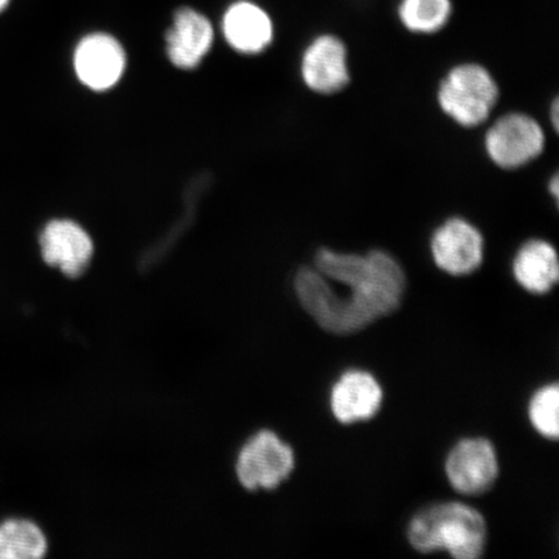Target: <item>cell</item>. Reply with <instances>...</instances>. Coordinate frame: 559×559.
<instances>
[{"mask_svg":"<svg viewBox=\"0 0 559 559\" xmlns=\"http://www.w3.org/2000/svg\"><path fill=\"white\" fill-rule=\"evenodd\" d=\"M405 284L402 265L386 251L359 255L320 249L314 269L297 272L295 290L321 330L347 335L400 309Z\"/></svg>","mask_w":559,"mask_h":559,"instance_id":"6da1fadb","label":"cell"},{"mask_svg":"<svg viewBox=\"0 0 559 559\" xmlns=\"http://www.w3.org/2000/svg\"><path fill=\"white\" fill-rule=\"evenodd\" d=\"M412 548L423 555L447 551L457 559H477L485 554L487 524L477 510L444 502L426 508L412 519L408 531Z\"/></svg>","mask_w":559,"mask_h":559,"instance_id":"7a4b0ae2","label":"cell"},{"mask_svg":"<svg viewBox=\"0 0 559 559\" xmlns=\"http://www.w3.org/2000/svg\"><path fill=\"white\" fill-rule=\"evenodd\" d=\"M498 99V83L478 64L454 67L438 91L440 108L464 128L484 123Z\"/></svg>","mask_w":559,"mask_h":559,"instance_id":"3957f363","label":"cell"},{"mask_svg":"<svg viewBox=\"0 0 559 559\" xmlns=\"http://www.w3.org/2000/svg\"><path fill=\"white\" fill-rule=\"evenodd\" d=\"M292 447L276 432L261 430L241 447L236 460V475L248 491H272L284 484L295 471Z\"/></svg>","mask_w":559,"mask_h":559,"instance_id":"277c9868","label":"cell"},{"mask_svg":"<svg viewBox=\"0 0 559 559\" xmlns=\"http://www.w3.org/2000/svg\"><path fill=\"white\" fill-rule=\"evenodd\" d=\"M545 135L534 118L522 114L501 117L486 135V150L495 165L502 169H519L539 157Z\"/></svg>","mask_w":559,"mask_h":559,"instance_id":"5b68a950","label":"cell"},{"mask_svg":"<svg viewBox=\"0 0 559 559\" xmlns=\"http://www.w3.org/2000/svg\"><path fill=\"white\" fill-rule=\"evenodd\" d=\"M73 64L83 85L94 91H107L122 79L128 56L114 34L93 32L76 44Z\"/></svg>","mask_w":559,"mask_h":559,"instance_id":"8992f818","label":"cell"},{"mask_svg":"<svg viewBox=\"0 0 559 559\" xmlns=\"http://www.w3.org/2000/svg\"><path fill=\"white\" fill-rule=\"evenodd\" d=\"M445 474L454 491L461 495L487 492L499 477L495 447L485 438L461 440L447 457Z\"/></svg>","mask_w":559,"mask_h":559,"instance_id":"52a82bcc","label":"cell"},{"mask_svg":"<svg viewBox=\"0 0 559 559\" xmlns=\"http://www.w3.org/2000/svg\"><path fill=\"white\" fill-rule=\"evenodd\" d=\"M215 39V29L204 12L181 5L173 13L171 25L165 33L167 59L175 68L193 70L206 58Z\"/></svg>","mask_w":559,"mask_h":559,"instance_id":"ba28073f","label":"cell"},{"mask_svg":"<svg viewBox=\"0 0 559 559\" xmlns=\"http://www.w3.org/2000/svg\"><path fill=\"white\" fill-rule=\"evenodd\" d=\"M431 254L438 267L447 274L469 275L484 262V236L469 222L452 218L432 236Z\"/></svg>","mask_w":559,"mask_h":559,"instance_id":"9c48e42d","label":"cell"},{"mask_svg":"<svg viewBox=\"0 0 559 559\" xmlns=\"http://www.w3.org/2000/svg\"><path fill=\"white\" fill-rule=\"evenodd\" d=\"M45 262L70 278L81 277L94 257V242L79 223L58 219L48 223L40 235Z\"/></svg>","mask_w":559,"mask_h":559,"instance_id":"30bf717a","label":"cell"},{"mask_svg":"<svg viewBox=\"0 0 559 559\" xmlns=\"http://www.w3.org/2000/svg\"><path fill=\"white\" fill-rule=\"evenodd\" d=\"M302 79L318 94L340 93L349 82L347 48L334 34H321L307 46L302 56Z\"/></svg>","mask_w":559,"mask_h":559,"instance_id":"8fae6325","label":"cell"},{"mask_svg":"<svg viewBox=\"0 0 559 559\" xmlns=\"http://www.w3.org/2000/svg\"><path fill=\"white\" fill-rule=\"evenodd\" d=\"M222 33L236 52L261 53L275 37L274 21L267 10L254 0H234L222 17Z\"/></svg>","mask_w":559,"mask_h":559,"instance_id":"7c38bea8","label":"cell"},{"mask_svg":"<svg viewBox=\"0 0 559 559\" xmlns=\"http://www.w3.org/2000/svg\"><path fill=\"white\" fill-rule=\"evenodd\" d=\"M383 391L374 376L365 370H347L331 391V409L338 423L349 425L367 421L377 415Z\"/></svg>","mask_w":559,"mask_h":559,"instance_id":"4fadbf2b","label":"cell"},{"mask_svg":"<svg viewBox=\"0 0 559 559\" xmlns=\"http://www.w3.org/2000/svg\"><path fill=\"white\" fill-rule=\"evenodd\" d=\"M513 274L524 290L545 295L559 278L558 255L554 245L531 240L523 245L513 262Z\"/></svg>","mask_w":559,"mask_h":559,"instance_id":"5bb4252c","label":"cell"},{"mask_svg":"<svg viewBox=\"0 0 559 559\" xmlns=\"http://www.w3.org/2000/svg\"><path fill=\"white\" fill-rule=\"evenodd\" d=\"M210 181H212V175L207 173L200 174L190 181L185 195L187 209L185 210L183 216H181L178 223H175L169 233L160 237V240L152 245L148 250L144 251V254L140 257L139 270L143 272L150 271L156 267L165 257L169 255L175 245L180 240L181 235L186 234L187 229L191 227L194 221L195 210H198L200 205L202 195L207 191Z\"/></svg>","mask_w":559,"mask_h":559,"instance_id":"9a60e30c","label":"cell"},{"mask_svg":"<svg viewBox=\"0 0 559 559\" xmlns=\"http://www.w3.org/2000/svg\"><path fill=\"white\" fill-rule=\"evenodd\" d=\"M47 549L44 531L34 522L9 520L0 524V559H38Z\"/></svg>","mask_w":559,"mask_h":559,"instance_id":"2e32d148","label":"cell"},{"mask_svg":"<svg viewBox=\"0 0 559 559\" xmlns=\"http://www.w3.org/2000/svg\"><path fill=\"white\" fill-rule=\"evenodd\" d=\"M452 0H400L397 17L411 33L436 34L450 23Z\"/></svg>","mask_w":559,"mask_h":559,"instance_id":"e0dca14e","label":"cell"},{"mask_svg":"<svg viewBox=\"0 0 559 559\" xmlns=\"http://www.w3.org/2000/svg\"><path fill=\"white\" fill-rule=\"evenodd\" d=\"M558 407L559 389L557 383L548 384L537 391L530 402V421L544 438L558 439Z\"/></svg>","mask_w":559,"mask_h":559,"instance_id":"ac0fdd59","label":"cell"},{"mask_svg":"<svg viewBox=\"0 0 559 559\" xmlns=\"http://www.w3.org/2000/svg\"><path fill=\"white\" fill-rule=\"evenodd\" d=\"M550 115H551V123H554V128L557 131L558 130V124H559V121H558V117H559V104H558V100H555L554 104H551Z\"/></svg>","mask_w":559,"mask_h":559,"instance_id":"d6986e66","label":"cell"},{"mask_svg":"<svg viewBox=\"0 0 559 559\" xmlns=\"http://www.w3.org/2000/svg\"><path fill=\"white\" fill-rule=\"evenodd\" d=\"M549 191L551 194H554V199L558 200V192H559V181H558V175H555L554 179H551L549 183Z\"/></svg>","mask_w":559,"mask_h":559,"instance_id":"ffe728a7","label":"cell"},{"mask_svg":"<svg viewBox=\"0 0 559 559\" xmlns=\"http://www.w3.org/2000/svg\"><path fill=\"white\" fill-rule=\"evenodd\" d=\"M12 0H0V13H3L7 9H9Z\"/></svg>","mask_w":559,"mask_h":559,"instance_id":"44dd1931","label":"cell"}]
</instances>
